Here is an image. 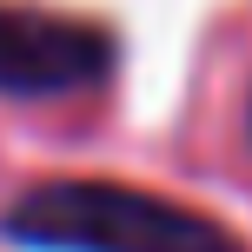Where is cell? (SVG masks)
<instances>
[{
	"label": "cell",
	"mask_w": 252,
	"mask_h": 252,
	"mask_svg": "<svg viewBox=\"0 0 252 252\" xmlns=\"http://www.w3.org/2000/svg\"><path fill=\"white\" fill-rule=\"evenodd\" d=\"M113 66V40L87 20L66 13H40V7H0V93H73Z\"/></svg>",
	"instance_id": "cell-2"
},
{
	"label": "cell",
	"mask_w": 252,
	"mask_h": 252,
	"mask_svg": "<svg viewBox=\"0 0 252 252\" xmlns=\"http://www.w3.org/2000/svg\"><path fill=\"white\" fill-rule=\"evenodd\" d=\"M7 232L47 252H239L226 226L113 179H47L13 199Z\"/></svg>",
	"instance_id": "cell-1"
}]
</instances>
